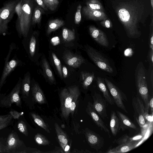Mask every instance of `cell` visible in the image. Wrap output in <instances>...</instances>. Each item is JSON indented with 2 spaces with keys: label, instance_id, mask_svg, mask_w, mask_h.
I'll return each mask as SVG.
<instances>
[{
  "label": "cell",
  "instance_id": "1",
  "mask_svg": "<svg viewBox=\"0 0 153 153\" xmlns=\"http://www.w3.org/2000/svg\"><path fill=\"white\" fill-rule=\"evenodd\" d=\"M112 7L129 38H139L141 24L143 25L152 14L149 0H113Z\"/></svg>",
  "mask_w": 153,
  "mask_h": 153
},
{
  "label": "cell",
  "instance_id": "2",
  "mask_svg": "<svg viewBox=\"0 0 153 153\" xmlns=\"http://www.w3.org/2000/svg\"><path fill=\"white\" fill-rule=\"evenodd\" d=\"M22 10L18 16L16 30L20 35L27 37L30 28L33 8V0H21Z\"/></svg>",
  "mask_w": 153,
  "mask_h": 153
},
{
  "label": "cell",
  "instance_id": "3",
  "mask_svg": "<svg viewBox=\"0 0 153 153\" xmlns=\"http://www.w3.org/2000/svg\"><path fill=\"white\" fill-rule=\"evenodd\" d=\"M135 79L137 91L145 103V115H147L149 108V91L144 67L142 62H139L137 66L135 71Z\"/></svg>",
  "mask_w": 153,
  "mask_h": 153
},
{
  "label": "cell",
  "instance_id": "4",
  "mask_svg": "<svg viewBox=\"0 0 153 153\" xmlns=\"http://www.w3.org/2000/svg\"><path fill=\"white\" fill-rule=\"evenodd\" d=\"M19 0H10L0 8V35L7 31L8 24L15 13V7Z\"/></svg>",
  "mask_w": 153,
  "mask_h": 153
},
{
  "label": "cell",
  "instance_id": "5",
  "mask_svg": "<svg viewBox=\"0 0 153 153\" xmlns=\"http://www.w3.org/2000/svg\"><path fill=\"white\" fill-rule=\"evenodd\" d=\"M78 87L74 85L62 90L59 94L61 110L62 117L65 120L70 114V109L73 98Z\"/></svg>",
  "mask_w": 153,
  "mask_h": 153
},
{
  "label": "cell",
  "instance_id": "6",
  "mask_svg": "<svg viewBox=\"0 0 153 153\" xmlns=\"http://www.w3.org/2000/svg\"><path fill=\"white\" fill-rule=\"evenodd\" d=\"M21 79L20 78L11 92L7 95L0 98V107L10 108L13 104L21 108L22 101L19 96L21 87Z\"/></svg>",
  "mask_w": 153,
  "mask_h": 153
},
{
  "label": "cell",
  "instance_id": "7",
  "mask_svg": "<svg viewBox=\"0 0 153 153\" xmlns=\"http://www.w3.org/2000/svg\"><path fill=\"white\" fill-rule=\"evenodd\" d=\"M85 51L90 59L100 69L109 73L113 72L108 60L100 52L89 46L85 47Z\"/></svg>",
  "mask_w": 153,
  "mask_h": 153
},
{
  "label": "cell",
  "instance_id": "8",
  "mask_svg": "<svg viewBox=\"0 0 153 153\" xmlns=\"http://www.w3.org/2000/svg\"><path fill=\"white\" fill-rule=\"evenodd\" d=\"M25 146L17 134L12 131L6 139L4 153H22L23 150L22 148Z\"/></svg>",
  "mask_w": 153,
  "mask_h": 153
},
{
  "label": "cell",
  "instance_id": "9",
  "mask_svg": "<svg viewBox=\"0 0 153 153\" xmlns=\"http://www.w3.org/2000/svg\"><path fill=\"white\" fill-rule=\"evenodd\" d=\"M106 86L110 94L112 97L114 101L117 106L126 113L128 111L123 103V101L126 100L125 95L123 94L120 90L108 79H104Z\"/></svg>",
  "mask_w": 153,
  "mask_h": 153
},
{
  "label": "cell",
  "instance_id": "10",
  "mask_svg": "<svg viewBox=\"0 0 153 153\" xmlns=\"http://www.w3.org/2000/svg\"><path fill=\"white\" fill-rule=\"evenodd\" d=\"M132 104L137 122L140 127H143L146 122L144 116L145 108L143 103L138 97H136L133 98Z\"/></svg>",
  "mask_w": 153,
  "mask_h": 153
},
{
  "label": "cell",
  "instance_id": "11",
  "mask_svg": "<svg viewBox=\"0 0 153 153\" xmlns=\"http://www.w3.org/2000/svg\"><path fill=\"white\" fill-rule=\"evenodd\" d=\"M85 132L87 142L92 148L98 151L103 147L104 139L100 135L88 128L85 129Z\"/></svg>",
  "mask_w": 153,
  "mask_h": 153
},
{
  "label": "cell",
  "instance_id": "12",
  "mask_svg": "<svg viewBox=\"0 0 153 153\" xmlns=\"http://www.w3.org/2000/svg\"><path fill=\"white\" fill-rule=\"evenodd\" d=\"M93 106L99 115L104 119L108 115L106 109V101L99 93L95 92L93 96Z\"/></svg>",
  "mask_w": 153,
  "mask_h": 153
},
{
  "label": "cell",
  "instance_id": "13",
  "mask_svg": "<svg viewBox=\"0 0 153 153\" xmlns=\"http://www.w3.org/2000/svg\"><path fill=\"white\" fill-rule=\"evenodd\" d=\"M62 58L67 65L75 68L79 67L85 62V59L82 56L69 51L64 52Z\"/></svg>",
  "mask_w": 153,
  "mask_h": 153
},
{
  "label": "cell",
  "instance_id": "14",
  "mask_svg": "<svg viewBox=\"0 0 153 153\" xmlns=\"http://www.w3.org/2000/svg\"><path fill=\"white\" fill-rule=\"evenodd\" d=\"M86 111L94 122L102 130H103L110 137V132L107 128L101 117L94 109L92 104L90 102H88Z\"/></svg>",
  "mask_w": 153,
  "mask_h": 153
},
{
  "label": "cell",
  "instance_id": "15",
  "mask_svg": "<svg viewBox=\"0 0 153 153\" xmlns=\"http://www.w3.org/2000/svg\"><path fill=\"white\" fill-rule=\"evenodd\" d=\"M89 30L91 36L97 42L104 47L108 46V39L103 31L93 25L89 26Z\"/></svg>",
  "mask_w": 153,
  "mask_h": 153
},
{
  "label": "cell",
  "instance_id": "16",
  "mask_svg": "<svg viewBox=\"0 0 153 153\" xmlns=\"http://www.w3.org/2000/svg\"><path fill=\"white\" fill-rule=\"evenodd\" d=\"M54 126L59 143L64 152L69 153L70 146L66 134L57 123H55Z\"/></svg>",
  "mask_w": 153,
  "mask_h": 153
},
{
  "label": "cell",
  "instance_id": "17",
  "mask_svg": "<svg viewBox=\"0 0 153 153\" xmlns=\"http://www.w3.org/2000/svg\"><path fill=\"white\" fill-rule=\"evenodd\" d=\"M139 141L132 139L127 142L119 145L106 152L108 153H123L131 150L137 147Z\"/></svg>",
  "mask_w": 153,
  "mask_h": 153
},
{
  "label": "cell",
  "instance_id": "18",
  "mask_svg": "<svg viewBox=\"0 0 153 153\" xmlns=\"http://www.w3.org/2000/svg\"><path fill=\"white\" fill-rule=\"evenodd\" d=\"M84 14L88 19L94 21H102L107 19L104 12L92 9L87 6L83 8Z\"/></svg>",
  "mask_w": 153,
  "mask_h": 153
},
{
  "label": "cell",
  "instance_id": "19",
  "mask_svg": "<svg viewBox=\"0 0 153 153\" xmlns=\"http://www.w3.org/2000/svg\"><path fill=\"white\" fill-rule=\"evenodd\" d=\"M18 64V61L14 59L5 63L4 69L0 79V91L7 78L17 66Z\"/></svg>",
  "mask_w": 153,
  "mask_h": 153
},
{
  "label": "cell",
  "instance_id": "20",
  "mask_svg": "<svg viewBox=\"0 0 153 153\" xmlns=\"http://www.w3.org/2000/svg\"><path fill=\"white\" fill-rule=\"evenodd\" d=\"M116 113L120 120V129L124 131L128 128L137 129L136 125L126 116L118 111H116Z\"/></svg>",
  "mask_w": 153,
  "mask_h": 153
},
{
  "label": "cell",
  "instance_id": "21",
  "mask_svg": "<svg viewBox=\"0 0 153 153\" xmlns=\"http://www.w3.org/2000/svg\"><path fill=\"white\" fill-rule=\"evenodd\" d=\"M97 82L98 88L102 92L106 101L111 105H114V101L110 96L104 80L101 77L98 76L97 78Z\"/></svg>",
  "mask_w": 153,
  "mask_h": 153
},
{
  "label": "cell",
  "instance_id": "22",
  "mask_svg": "<svg viewBox=\"0 0 153 153\" xmlns=\"http://www.w3.org/2000/svg\"><path fill=\"white\" fill-rule=\"evenodd\" d=\"M32 91L33 97L36 102L41 104L46 103L45 97L38 84H34L32 88Z\"/></svg>",
  "mask_w": 153,
  "mask_h": 153
},
{
  "label": "cell",
  "instance_id": "23",
  "mask_svg": "<svg viewBox=\"0 0 153 153\" xmlns=\"http://www.w3.org/2000/svg\"><path fill=\"white\" fill-rule=\"evenodd\" d=\"M110 128L112 134L115 136L120 130V122L116 113L111 111L110 123Z\"/></svg>",
  "mask_w": 153,
  "mask_h": 153
},
{
  "label": "cell",
  "instance_id": "24",
  "mask_svg": "<svg viewBox=\"0 0 153 153\" xmlns=\"http://www.w3.org/2000/svg\"><path fill=\"white\" fill-rule=\"evenodd\" d=\"M94 76V73L83 71L81 73V77L82 86L84 89H87L92 83Z\"/></svg>",
  "mask_w": 153,
  "mask_h": 153
},
{
  "label": "cell",
  "instance_id": "25",
  "mask_svg": "<svg viewBox=\"0 0 153 153\" xmlns=\"http://www.w3.org/2000/svg\"><path fill=\"white\" fill-rule=\"evenodd\" d=\"M64 22L61 19H56L50 20L48 22L47 33L48 35L64 25Z\"/></svg>",
  "mask_w": 153,
  "mask_h": 153
},
{
  "label": "cell",
  "instance_id": "26",
  "mask_svg": "<svg viewBox=\"0 0 153 153\" xmlns=\"http://www.w3.org/2000/svg\"><path fill=\"white\" fill-rule=\"evenodd\" d=\"M30 77L29 73L25 75L22 81L21 85L22 91V94L25 96L28 97L29 96L30 89Z\"/></svg>",
  "mask_w": 153,
  "mask_h": 153
},
{
  "label": "cell",
  "instance_id": "27",
  "mask_svg": "<svg viewBox=\"0 0 153 153\" xmlns=\"http://www.w3.org/2000/svg\"><path fill=\"white\" fill-rule=\"evenodd\" d=\"M42 64L43 71L45 75L51 82L54 83L55 81L54 75L48 62L45 58L43 59Z\"/></svg>",
  "mask_w": 153,
  "mask_h": 153
},
{
  "label": "cell",
  "instance_id": "28",
  "mask_svg": "<svg viewBox=\"0 0 153 153\" xmlns=\"http://www.w3.org/2000/svg\"><path fill=\"white\" fill-rule=\"evenodd\" d=\"M13 119L10 113L5 115H0V131L9 126Z\"/></svg>",
  "mask_w": 153,
  "mask_h": 153
},
{
  "label": "cell",
  "instance_id": "29",
  "mask_svg": "<svg viewBox=\"0 0 153 153\" xmlns=\"http://www.w3.org/2000/svg\"><path fill=\"white\" fill-rule=\"evenodd\" d=\"M30 114L34 122L38 125L47 132L50 133V131L46 124L39 116L34 113L32 112Z\"/></svg>",
  "mask_w": 153,
  "mask_h": 153
},
{
  "label": "cell",
  "instance_id": "30",
  "mask_svg": "<svg viewBox=\"0 0 153 153\" xmlns=\"http://www.w3.org/2000/svg\"><path fill=\"white\" fill-rule=\"evenodd\" d=\"M43 10L41 7L37 6L35 7L32 16V20L33 24H39L41 22Z\"/></svg>",
  "mask_w": 153,
  "mask_h": 153
},
{
  "label": "cell",
  "instance_id": "31",
  "mask_svg": "<svg viewBox=\"0 0 153 153\" xmlns=\"http://www.w3.org/2000/svg\"><path fill=\"white\" fill-rule=\"evenodd\" d=\"M62 36L63 40L65 42H69L74 40L75 38L74 30L64 28L62 31Z\"/></svg>",
  "mask_w": 153,
  "mask_h": 153
},
{
  "label": "cell",
  "instance_id": "32",
  "mask_svg": "<svg viewBox=\"0 0 153 153\" xmlns=\"http://www.w3.org/2000/svg\"><path fill=\"white\" fill-rule=\"evenodd\" d=\"M86 6L93 10L104 12L103 7L98 0H89L86 3Z\"/></svg>",
  "mask_w": 153,
  "mask_h": 153
},
{
  "label": "cell",
  "instance_id": "33",
  "mask_svg": "<svg viewBox=\"0 0 153 153\" xmlns=\"http://www.w3.org/2000/svg\"><path fill=\"white\" fill-rule=\"evenodd\" d=\"M80 95V91L78 87L74 94L70 109V114H71L72 116L74 115L76 107V102Z\"/></svg>",
  "mask_w": 153,
  "mask_h": 153
},
{
  "label": "cell",
  "instance_id": "34",
  "mask_svg": "<svg viewBox=\"0 0 153 153\" xmlns=\"http://www.w3.org/2000/svg\"><path fill=\"white\" fill-rule=\"evenodd\" d=\"M34 140L36 143L40 145H47L50 143L46 137L41 134H36L34 137Z\"/></svg>",
  "mask_w": 153,
  "mask_h": 153
},
{
  "label": "cell",
  "instance_id": "35",
  "mask_svg": "<svg viewBox=\"0 0 153 153\" xmlns=\"http://www.w3.org/2000/svg\"><path fill=\"white\" fill-rule=\"evenodd\" d=\"M42 1L47 8L51 11L55 10L59 4L58 0H42Z\"/></svg>",
  "mask_w": 153,
  "mask_h": 153
},
{
  "label": "cell",
  "instance_id": "36",
  "mask_svg": "<svg viewBox=\"0 0 153 153\" xmlns=\"http://www.w3.org/2000/svg\"><path fill=\"white\" fill-rule=\"evenodd\" d=\"M52 55L54 64L56 67L60 77L62 78L63 76L62 72V65L60 61L54 53H52Z\"/></svg>",
  "mask_w": 153,
  "mask_h": 153
},
{
  "label": "cell",
  "instance_id": "37",
  "mask_svg": "<svg viewBox=\"0 0 153 153\" xmlns=\"http://www.w3.org/2000/svg\"><path fill=\"white\" fill-rule=\"evenodd\" d=\"M17 128L20 132L26 136L28 135V132L26 124L22 120H19L17 123Z\"/></svg>",
  "mask_w": 153,
  "mask_h": 153
},
{
  "label": "cell",
  "instance_id": "38",
  "mask_svg": "<svg viewBox=\"0 0 153 153\" xmlns=\"http://www.w3.org/2000/svg\"><path fill=\"white\" fill-rule=\"evenodd\" d=\"M36 40L35 37L32 35L30 39L29 43V51L30 56L33 57L35 54Z\"/></svg>",
  "mask_w": 153,
  "mask_h": 153
},
{
  "label": "cell",
  "instance_id": "39",
  "mask_svg": "<svg viewBox=\"0 0 153 153\" xmlns=\"http://www.w3.org/2000/svg\"><path fill=\"white\" fill-rule=\"evenodd\" d=\"M82 6L79 4L77 7V10L75 16L74 22L76 24L78 25L80 22L81 20V10Z\"/></svg>",
  "mask_w": 153,
  "mask_h": 153
},
{
  "label": "cell",
  "instance_id": "40",
  "mask_svg": "<svg viewBox=\"0 0 153 153\" xmlns=\"http://www.w3.org/2000/svg\"><path fill=\"white\" fill-rule=\"evenodd\" d=\"M132 139L126 135L122 136L118 138L115 142L118 145L127 142Z\"/></svg>",
  "mask_w": 153,
  "mask_h": 153
},
{
  "label": "cell",
  "instance_id": "41",
  "mask_svg": "<svg viewBox=\"0 0 153 153\" xmlns=\"http://www.w3.org/2000/svg\"><path fill=\"white\" fill-rule=\"evenodd\" d=\"M100 24L102 26L106 28H111L112 27L111 21L107 19L102 20L100 22Z\"/></svg>",
  "mask_w": 153,
  "mask_h": 153
},
{
  "label": "cell",
  "instance_id": "42",
  "mask_svg": "<svg viewBox=\"0 0 153 153\" xmlns=\"http://www.w3.org/2000/svg\"><path fill=\"white\" fill-rule=\"evenodd\" d=\"M6 139L0 138V153H4Z\"/></svg>",
  "mask_w": 153,
  "mask_h": 153
},
{
  "label": "cell",
  "instance_id": "43",
  "mask_svg": "<svg viewBox=\"0 0 153 153\" xmlns=\"http://www.w3.org/2000/svg\"><path fill=\"white\" fill-rule=\"evenodd\" d=\"M51 43L52 45L55 46L59 44L60 43L59 38L58 36H55L51 39Z\"/></svg>",
  "mask_w": 153,
  "mask_h": 153
},
{
  "label": "cell",
  "instance_id": "44",
  "mask_svg": "<svg viewBox=\"0 0 153 153\" xmlns=\"http://www.w3.org/2000/svg\"><path fill=\"white\" fill-rule=\"evenodd\" d=\"M10 113L12 114L13 118L14 119H17L20 116L23 114V112L19 113L15 111H11Z\"/></svg>",
  "mask_w": 153,
  "mask_h": 153
},
{
  "label": "cell",
  "instance_id": "45",
  "mask_svg": "<svg viewBox=\"0 0 153 153\" xmlns=\"http://www.w3.org/2000/svg\"><path fill=\"white\" fill-rule=\"evenodd\" d=\"M149 40V44L150 49L153 50V31L150 33Z\"/></svg>",
  "mask_w": 153,
  "mask_h": 153
},
{
  "label": "cell",
  "instance_id": "46",
  "mask_svg": "<svg viewBox=\"0 0 153 153\" xmlns=\"http://www.w3.org/2000/svg\"><path fill=\"white\" fill-rule=\"evenodd\" d=\"M38 4L45 10H48V9L45 6L42 0H34Z\"/></svg>",
  "mask_w": 153,
  "mask_h": 153
},
{
  "label": "cell",
  "instance_id": "47",
  "mask_svg": "<svg viewBox=\"0 0 153 153\" xmlns=\"http://www.w3.org/2000/svg\"><path fill=\"white\" fill-rule=\"evenodd\" d=\"M62 72L63 77L65 78L68 76V70L66 67L64 66L62 68Z\"/></svg>",
  "mask_w": 153,
  "mask_h": 153
},
{
  "label": "cell",
  "instance_id": "48",
  "mask_svg": "<svg viewBox=\"0 0 153 153\" xmlns=\"http://www.w3.org/2000/svg\"><path fill=\"white\" fill-rule=\"evenodd\" d=\"M149 58L152 64L153 63V50L150 49L149 53Z\"/></svg>",
  "mask_w": 153,
  "mask_h": 153
},
{
  "label": "cell",
  "instance_id": "49",
  "mask_svg": "<svg viewBox=\"0 0 153 153\" xmlns=\"http://www.w3.org/2000/svg\"><path fill=\"white\" fill-rule=\"evenodd\" d=\"M153 97H152L150 101H149V107L151 108L152 114H153Z\"/></svg>",
  "mask_w": 153,
  "mask_h": 153
},
{
  "label": "cell",
  "instance_id": "50",
  "mask_svg": "<svg viewBox=\"0 0 153 153\" xmlns=\"http://www.w3.org/2000/svg\"><path fill=\"white\" fill-rule=\"evenodd\" d=\"M151 75H152L151 76H152V86H153V79H152V78H153V71H152V72Z\"/></svg>",
  "mask_w": 153,
  "mask_h": 153
},
{
  "label": "cell",
  "instance_id": "51",
  "mask_svg": "<svg viewBox=\"0 0 153 153\" xmlns=\"http://www.w3.org/2000/svg\"><path fill=\"white\" fill-rule=\"evenodd\" d=\"M150 2L152 7L153 8V0H150Z\"/></svg>",
  "mask_w": 153,
  "mask_h": 153
}]
</instances>
